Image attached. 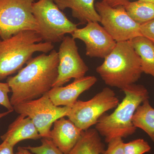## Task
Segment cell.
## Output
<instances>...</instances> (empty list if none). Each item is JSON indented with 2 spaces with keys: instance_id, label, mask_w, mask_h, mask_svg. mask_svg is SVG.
<instances>
[{
  "instance_id": "6da1fadb",
  "label": "cell",
  "mask_w": 154,
  "mask_h": 154,
  "mask_svg": "<svg viewBox=\"0 0 154 154\" xmlns=\"http://www.w3.org/2000/svg\"><path fill=\"white\" fill-rule=\"evenodd\" d=\"M18 73L9 76L7 82L11 89L12 106L40 98L53 88L58 72V53L52 50L49 54L43 53L32 58Z\"/></svg>"
},
{
  "instance_id": "7a4b0ae2",
  "label": "cell",
  "mask_w": 154,
  "mask_h": 154,
  "mask_svg": "<svg viewBox=\"0 0 154 154\" xmlns=\"http://www.w3.org/2000/svg\"><path fill=\"white\" fill-rule=\"evenodd\" d=\"M125 97L110 115L104 113L95 125V129L108 143L114 138H126L135 132L132 118L137 107L149 99L148 90L142 85L134 84L122 89Z\"/></svg>"
},
{
  "instance_id": "3957f363",
  "label": "cell",
  "mask_w": 154,
  "mask_h": 154,
  "mask_svg": "<svg viewBox=\"0 0 154 154\" xmlns=\"http://www.w3.org/2000/svg\"><path fill=\"white\" fill-rule=\"evenodd\" d=\"M42 41L34 30H24L6 39L0 38V81L19 72L34 53L46 54L54 49L53 43Z\"/></svg>"
},
{
  "instance_id": "277c9868",
  "label": "cell",
  "mask_w": 154,
  "mask_h": 154,
  "mask_svg": "<svg viewBox=\"0 0 154 154\" xmlns=\"http://www.w3.org/2000/svg\"><path fill=\"white\" fill-rule=\"evenodd\" d=\"M104 59L96 71L107 85L122 90L140 79L143 73L140 58L130 41L116 42Z\"/></svg>"
},
{
  "instance_id": "5b68a950",
  "label": "cell",
  "mask_w": 154,
  "mask_h": 154,
  "mask_svg": "<svg viewBox=\"0 0 154 154\" xmlns=\"http://www.w3.org/2000/svg\"><path fill=\"white\" fill-rule=\"evenodd\" d=\"M32 13L37 33L45 42H60L66 34H72L78 28V24L70 21L53 0H37L32 6Z\"/></svg>"
},
{
  "instance_id": "8992f818",
  "label": "cell",
  "mask_w": 154,
  "mask_h": 154,
  "mask_svg": "<svg viewBox=\"0 0 154 154\" xmlns=\"http://www.w3.org/2000/svg\"><path fill=\"white\" fill-rule=\"evenodd\" d=\"M36 0H0V38H10L24 31L37 32L38 26L32 13Z\"/></svg>"
},
{
  "instance_id": "52a82bcc",
  "label": "cell",
  "mask_w": 154,
  "mask_h": 154,
  "mask_svg": "<svg viewBox=\"0 0 154 154\" xmlns=\"http://www.w3.org/2000/svg\"><path fill=\"white\" fill-rule=\"evenodd\" d=\"M119 104V100L114 91L105 88L88 101L77 100L66 116L78 128L85 131L96 125L105 112L115 108Z\"/></svg>"
},
{
  "instance_id": "ba28073f",
  "label": "cell",
  "mask_w": 154,
  "mask_h": 154,
  "mask_svg": "<svg viewBox=\"0 0 154 154\" xmlns=\"http://www.w3.org/2000/svg\"><path fill=\"white\" fill-rule=\"evenodd\" d=\"M71 108L68 106H56L47 94L38 99L14 106L17 113L31 119L42 137L49 139L52 124L59 119L67 116Z\"/></svg>"
},
{
  "instance_id": "9c48e42d",
  "label": "cell",
  "mask_w": 154,
  "mask_h": 154,
  "mask_svg": "<svg viewBox=\"0 0 154 154\" xmlns=\"http://www.w3.org/2000/svg\"><path fill=\"white\" fill-rule=\"evenodd\" d=\"M95 8L103 28L116 42L143 36L140 25L129 17L123 6L113 8L101 1L95 4Z\"/></svg>"
},
{
  "instance_id": "30bf717a",
  "label": "cell",
  "mask_w": 154,
  "mask_h": 154,
  "mask_svg": "<svg viewBox=\"0 0 154 154\" xmlns=\"http://www.w3.org/2000/svg\"><path fill=\"white\" fill-rule=\"evenodd\" d=\"M57 53L58 75L53 88L63 86L71 79H78L85 76L89 68L80 55L75 39L72 36H64Z\"/></svg>"
},
{
  "instance_id": "8fae6325",
  "label": "cell",
  "mask_w": 154,
  "mask_h": 154,
  "mask_svg": "<svg viewBox=\"0 0 154 154\" xmlns=\"http://www.w3.org/2000/svg\"><path fill=\"white\" fill-rule=\"evenodd\" d=\"M74 39L84 42L86 55L105 58L111 52L116 42L98 22H91L82 28H77L71 34Z\"/></svg>"
},
{
  "instance_id": "7c38bea8",
  "label": "cell",
  "mask_w": 154,
  "mask_h": 154,
  "mask_svg": "<svg viewBox=\"0 0 154 154\" xmlns=\"http://www.w3.org/2000/svg\"><path fill=\"white\" fill-rule=\"evenodd\" d=\"M97 81L94 76H85L75 79L65 87H53L47 93L52 103L57 106L72 107L81 94L89 90Z\"/></svg>"
},
{
  "instance_id": "4fadbf2b",
  "label": "cell",
  "mask_w": 154,
  "mask_h": 154,
  "mask_svg": "<svg viewBox=\"0 0 154 154\" xmlns=\"http://www.w3.org/2000/svg\"><path fill=\"white\" fill-rule=\"evenodd\" d=\"M83 131L64 117L54 123L51 140L64 154H68L79 140Z\"/></svg>"
},
{
  "instance_id": "5bb4252c",
  "label": "cell",
  "mask_w": 154,
  "mask_h": 154,
  "mask_svg": "<svg viewBox=\"0 0 154 154\" xmlns=\"http://www.w3.org/2000/svg\"><path fill=\"white\" fill-rule=\"evenodd\" d=\"M41 138L31 119L22 114H20L9 125L7 132L1 136L3 142L14 146L21 141L27 139L37 140Z\"/></svg>"
},
{
  "instance_id": "9a60e30c",
  "label": "cell",
  "mask_w": 154,
  "mask_h": 154,
  "mask_svg": "<svg viewBox=\"0 0 154 154\" xmlns=\"http://www.w3.org/2000/svg\"><path fill=\"white\" fill-rule=\"evenodd\" d=\"M61 11L71 10L74 18L82 24L91 22H100L101 17L95 8V0H53Z\"/></svg>"
},
{
  "instance_id": "2e32d148",
  "label": "cell",
  "mask_w": 154,
  "mask_h": 154,
  "mask_svg": "<svg viewBox=\"0 0 154 154\" xmlns=\"http://www.w3.org/2000/svg\"><path fill=\"white\" fill-rule=\"evenodd\" d=\"M105 148L98 131L89 128L83 131L79 140L68 154H102Z\"/></svg>"
},
{
  "instance_id": "e0dca14e",
  "label": "cell",
  "mask_w": 154,
  "mask_h": 154,
  "mask_svg": "<svg viewBox=\"0 0 154 154\" xmlns=\"http://www.w3.org/2000/svg\"><path fill=\"white\" fill-rule=\"evenodd\" d=\"M130 41L140 57L143 73L154 78V43L143 36H137Z\"/></svg>"
},
{
  "instance_id": "ac0fdd59",
  "label": "cell",
  "mask_w": 154,
  "mask_h": 154,
  "mask_svg": "<svg viewBox=\"0 0 154 154\" xmlns=\"http://www.w3.org/2000/svg\"><path fill=\"white\" fill-rule=\"evenodd\" d=\"M132 122L136 128L143 130L153 140L154 138V108L150 104L149 99L143 101L137 108L133 116Z\"/></svg>"
},
{
  "instance_id": "d6986e66",
  "label": "cell",
  "mask_w": 154,
  "mask_h": 154,
  "mask_svg": "<svg viewBox=\"0 0 154 154\" xmlns=\"http://www.w3.org/2000/svg\"><path fill=\"white\" fill-rule=\"evenodd\" d=\"M130 17L139 25L154 19V4L137 1L127 2L123 6Z\"/></svg>"
},
{
  "instance_id": "ffe728a7",
  "label": "cell",
  "mask_w": 154,
  "mask_h": 154,
  "mask_svg": "<svg viewBox=\"0 0 154 154\" xmlns=\"http://www.w3.org/2000/svg\"><path fill=\"white\" fill-rule=\"evenodd\" d=\"M150 146L143 139H138L124 144V154H144L150 151Z\"/></svg>"
},
{
  "instance_id": "44dd1931",
  "label": "cell",
  "mask_w": 154,
  "mask_h": 154,
  "mask_svg": "<svg viewBox=\"0 0 154 154\" xmlns=\"http://www.w3.org/2000/svg\"><path fill=\"white\" fill-rule=\"evenodd\" d=\"M42 144L38 146L25 147L31 152L36 154H64L49 139L42 138Z\"/></svg>"
},
{
  "instance_id": "7402d4cb",
  "label": "cell",
  "mask_w": 154,
  "mask_h": 154,
  "mask_svg": "<svg viewBox=\"0 0 154 154\" xmlns=\"http://www.w3.org/2000/svg\"><path fill=\"white\" fill-rule=\"evenodd\" d=\"M108 143L107 149L102 154H124L125 143L122 138H114Z\"/></svg>"
},
{
  "instance_id": "603a6c76",
  "label": "cell",
  "mask_w": 154,
  "mask_h": 154,
  "mask_svg": "<svg viewBox=\"0 0 154 154\" xmlns=\"http://www.w3.org/2000/svg\"><path fill=\"white\" fill-rule=\"evenodd\" d=\"M11 90L7 82H0V105L4 106L8 110L14 111V107L11 105L8 94Z\"/></svg>"
},
{
  "instance_id": "cb8c5ba5",
  "label": "cell",
  "mask_w": 154,
  "mask_h": 154,
  "mask_svg": "<svg viewBox=\"0 0 154 154\" xmlns=\"http://www.w3.org/2000/svg\"><path fill=\"white\" fill-rule=\"evenodd\" d=\"M140 30L143 36L148 38L154 43V19L141 25Z\"/></svg>"
},
{
  "instance_id": "d4e9b609",
  "label": "cell",
  "mask_w": 154,
  "mask_h": 154,
  "mask_svg": "<svg viewBox=\"0 0 154 154\" xmlns=\"http://www.w3.org/2000/svg\"><path fill=\"white\" fill-rule=\"evenodd\" d=\"M14 146L5 142L0 144V154H14Z\"/></svg>"
},
{
  "instance_id": "484cf974",
  "label": "cell",
  "mask_w": 154,
  "mask_h": 154,
  "mask_svg": "<svg viewBox=\"0 0 154 154\" xmlns=\"http://www.w3.org/2000/svg\"><path fill=\"white\" fill-rule=\"evenodd\" d=\"M104 2L111 7L115 8L119 6H123L129 0H102Z\"/></svg>"
},
{
  "instance_id": "4316f807",
  "label": "cell",
  "mask_w": 154,
  "mask_h": 154,
  "mask_svg": "<svg viewBox=\"0 0 154 154\" xmlns=\"http://www.w3.org/2000/svg\"><path fill=\"white\" fill-rule=\"evenodd\" d=\"M14 154H36L31 152L25 147L19 146L17 149V152Z\"/></svg>"
},
{
  "instance_id": "83f0119b",
  "label": "cell",
  "mask_w": 154,
  "mask_h": 154,
  "mask_svg": "<svg viewBox=\"0 0 154 154\" xmlns=\"http://www.w3.org/2000/svg\"><path fill=\"white\" fill-rule=\"evenodd\" d=\"M13 111L12 110H8V111H6V112L0 113V119H2V118L8 115L10 113H12Z\"/></svg>"
},
{
  "instance_id": "f1b7e54d",
  "label": "cell",
  "mask_w": 154,
  "mask_h": 154,
  "mask_svg": "<svg viewBox=\"0 0 154 154\" xmlns=\"http://www.w3.org/2000/svg\"><path fill=\"white\" fill-rule=\"evenodd\" d=\"M139 1H142V2H147L154 4V0H139Z\"/></svg>"
},
{
  "instance_id": "f546056e",
  "label": "cell",
  "mask_w": 154,
  "mask_h": 154,
  "mask_svg": "<svg viewBox=\"0 0 154 154\" xmlns=\"http://www.w3.org/2000/svg\"><path fill=\"white\" fill-rule=\"evenodd\" d=\"M152 141H153L154 142V138L153 139Z\"/></svg>"
}]
</instances>
